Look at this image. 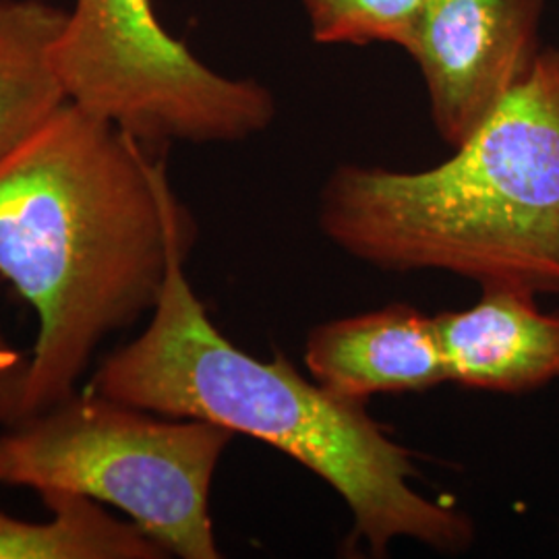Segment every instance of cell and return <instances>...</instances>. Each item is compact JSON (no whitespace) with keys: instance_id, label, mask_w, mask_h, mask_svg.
<instances>
[{"instance_id":"cell-1","label":"cell","mask_w":559,"mask_h":559,"mask_svg":"<svg viewBox=\"0 0 559 559\" xmlns=\"http://www.w3.org/2000/svg\"><path fill=\"white\" fill-rule=\"evenodd\" d=\"M177 239L198 226L164 158L73 102L0 160V280L38 318L23 419L71 396L102 340L152 313Z\"/></svg>"},{"instance_id":"cell-2","label":"cell","mask_w":559,"mask_h":559,"mask_svg":"<svg viewBox=\"0 0 559 559\" xmlns=\"http://www.w3.org/2000/svg\"><path fill=\"white\" fill-rule=\"evenodd\" d=\"M193 242L175 240L147 328L104 360L87 388L162 417L214 423L288 454L338 491L355 519L348 543L362 540L373 558H385L396 539L466 551L473 520L413 487L411 452L365 402L305 380L280 353L255 359L222 334L185 274Z\"/></svg>"},{"instance_id":"cell-3","label":"cell","mask_w":559,"mask_h":559,"mask_svg":"<svg viewBox=\"0 0 559 559\" xmlns=\"http://www.w3.org/2000/svg\"><path fill=\"white\" fill-rule=\"evenodd\" d=\"M321 233L381 272H448L559 295V48L425 170L342 164L323 182Z\"/></svg>"},{"instance_id":"cell-4","label":"cell","mask_w":559,"mask_h":559,"mask_svg":"<svg viewBox=\"0 0 559 559\" xmlns=\"http://www.w3.org/2000/svg\"><path fill=\"white\" fill-rule=\"evenodd\" d=\"M235 433L90 390L0 436V485L69 491L115 506L168 556L222 558L210 491Z\"/></svg>"},{"instance_id":"cell-5","label":"cell","mask_w":559,"mask_h":559,"mask_svg":"<svg viewBox=\"0 0 559 559\" xmlns=\"http://www.w3.org/2000/svg\"><path fill=\"white\" fill-rule=\"evenodd\" d=\"M55 67L67 100L152 150L249 140L276 117L265 85L207 67L162 25L154 0H75Z\"/></svg>"},{"instance_id":"cell-6","label":"cell","mask_w":559,"mask_h":559,"mask_svg":"<svg viewBox=\"0 0 559 559\" xmlns=\"http://www.w3.org/2000/svg\"><path fill=\"white\" fill-rule=\"evenodd\" d=\"M547 0H427L408 55L452 150L468 140L540 52Z\"/></svg>"},{"instance_id":"cell-7","label":"cell","mask_w":559,"mask_h":559,"mask_svg":"<svg viewBox=\"0 0 559 559\" xmlns=\"http://www.w3.org/2000/svg\"><path fill=\"white\" fill-rule=\"evenodd\" d=\"M305 365L321 388L359 402L448 381L436 321L400 302L313 328Z\"/></svg>"},{"instance_id":"cell-8","label":"cell","mask_w":559,"mask_h":559,"mask_svg":"<svg viewBox=\"0 0 559 559\" xmlns=\"http://www.w3.org/2000/svg\"><path fill=\"white\" fill-rule=\"evenodd\" d=\"M433 321L448 381L460 388L520 394L559 378V316L540 313L533 293L483 286L475 307Z\"/></svg>"},{"instance_id":"cell-9","label":"cell","mask_w":559,"mask_h":559,"mask_svg":"<svg viewBox=\"0 0 559 559\" xmlns=\"http://www.w3.org/2000/svg\"><path fill=\"white\" fill-rule=\"evenodd\" d=\"M64 17L46 0H0V160L69 102L55 67Z\"/></svg>"},{"instance_id":"cell-10","label":"cell","mask_w":559,"mask_h":559,"mask_svg":"<svg viewBox=\"0 0 559 559\" xmlns=\"http://www.w3.org/2000/svg\"><path fill=\"white\" fill-rule=\"evenodd\" d=\"M52 519L27 522L0 512V559H162L168 554L131 520L69 491H41Z\"/></svg>"},{"instance_id":"cell-11","label":"cell","mask_w":559,"mask_h":559,"mask_svg":"<svg viewBox=\"0 0 559 559\" xmlns=\"http://www.w3.org/2000/svg\"><path fill=\"white\" fill-rule=\"evenodd\" d=\"M320 44L385 41L408 50L427 0H300Z\"/></svg>"},{"instance_id":"cell-12","label":"cell","mask_w":559,"mask_h":559,"mask_svg":"<svg viewBox=\"0 0 559 559\" xmlns=\"http://www.w3.org/2000/svg\"><path fill=\"white\" fill-rule=\"evenodd\" d=\"M29 373V355L21 353L0 332V425L23 419V396Z\"/></svg>"}]
</instances>
